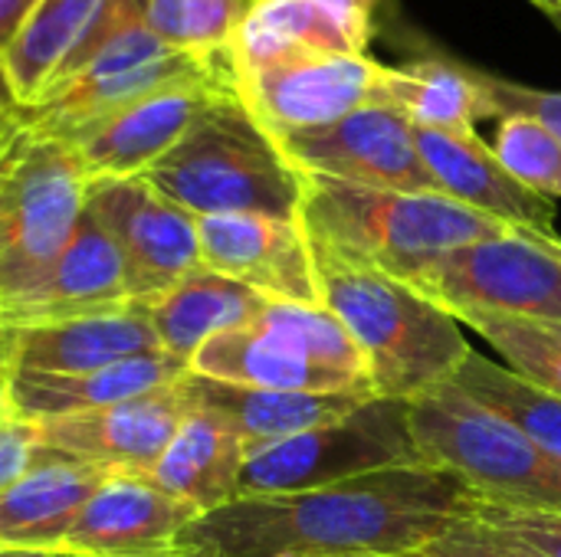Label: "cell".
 <instances>
[{"label": "cell", "instance_id": "13", "mask_svg": "<svg viewBox=\"0 0 561 557\" xmlns=\"http://www.w3.org/2000/svg\"><path fill=\"white\" fill-rule=\"evenodd\" d=\"M224 92H233V72L161 85L89 125L69 138V144L76 148L89 181L141 177L194 128V121Z\"/></svg>", "mask_w": 561, "mask_h": 557}, {"label": "cell", "instance_id": "47", "mask_svg": "<svg viewBox=\"0 0 561 557\" xmlns=\"http://www.w3.org/2000/svg\"><path fill=\"white\" fill-rule=\"evenodd\" d=\"M62 557H79V555H62Z\"/></svg>", "mask_w": 561, "mask_h": 557}, {"label": "cell", "instance_id": "26", "mask_svg": "<svg viewBox=\"0 0 561 557\" xmlns=\"http://www.w3.org/2000/svg\"><path fill=\"white\" fill-rule=\"evenodd\" d=\"M266 302L270 299H263L260 292L220 272L197 269L164 295L145 302L141 309L148 312L161 348L191 364V358L207 338L253 325Z\"/></svg>", "mask_w": 561, "mask_h": 557}, {"label": "cell", "instance_id": "10", "mask_svg": "<svg viewBox=\"0 0 561 557\" xmlns=\"http://www.w3.org/2000/svg\"><path fill=\"white\" fill-rule=\"evenodd\" d=\"M85 213L118 246L135 305L164 295L191 272L204 269L197 217L158 194L145 177L92 181Z\"/></svg>", "mask_w": 561, "mask_h": 557}, {"label": "cell", "instance_id": "42", "mask_svg": "<svg viewBox=\"0 0 561 557\" xmlns=\"http://www.w3.org/2000/svg\"><path fill=\"white\" fill-rule=\"evenodd\" d=\"M10 371V325L0 312V378H7Z\"/></svg>", "mask_w": 561, "mask_h": 557}, {"label": "cell", "instance_id": "36", "mask_svg": "<svg viewBox=\"0 0 561 557\" xmlns=\"http://www.w3.org/2000/svg\"><path fill=\"white\" fill-rule=\"evenodd\" d=\"M394 557H542L533 548L500 535L496 529L477 522L473 515H463L457 522H450L437 538H431L427 545H421L411 555Z\"/></svg>", "mask_w": 561, "mask_h": 557}, {"label": "cell", "instance_id": "4", "mask_svg": "<svg viewBox=\"0 0 561 557\" xmlns=\"http://www.w3.org/2000/svg\"><path fill=\"white\" fill-rule=\"evenodd\" d=\"M141 177L194 217L263 213L296 220L302 197V174L247 112L237 89L224 92Z\"/></svg>", "mask_w": 561, "mask_h": 557}, {"label": "cell", "instance_id": "1", "mask_svg": "<svg viewBox=\"0 0 561 557\" xmlns=\"http://www.w3.org/2000/svg\"><path fill=\"white\" fill-rule=\"evenodd\" d=\"M480 496L440 466H398L335 486L243 496L197 515L174 557H394L437 538Z\"/></svg>", "mask_w": 561, "mask_h": 557}, {"label": "cell", "instance_id": "41", "mask_svg": "<svg viewBox=\"0 0 561 557\" xmlns=\"http://www.w3.org/2000/svg\"><path fill=\"white\" fill-rule=\"evenodd\" d=\"M20 102H16V95H13V89H10V82H7V76H3V69H0V131L7 128V125H13L16 118H20Z\"/></svg>", "mask_w": 561, "mask_h": 557}, {"label": "cell", "instance_id": "16", "mask_svg": "<svg viewBox=\"0 0 561 557\" xmlns=\"http://www.w3.org/2000/svg\"><path fill=\"white\" fill-rule=\"evenodd\" d=\"M131 305L118 246L89 213H82L62 253L33 282L0 299L10 328L53 325Z\"/></svg>", "mask_w": 561, "mask_h": 557}, {"label": "cell", "instance_id": "44", "mask_svg": "<svg viewBox=\"0 0 561 557\" xmlns=\"http://www.w3.org/2000/svg\"><path fill=\"white\" fill-rule=\"evenodd\" d=\"M533 7H539V10H546L549 16H556L561 20V0H529Z\"/></svg>", "mask_w": 561, "mask_h": 557}, {"label": "cell", "instance_id": "37", "mask_svg": "<svg viewBox=\"0 0 561 557\" xmlns=\"http://www.w3.org/2000/svg\"><path fill=\"white\" fill-rule=\"evenodd\" d=\"M39 463H56L43 446L39 427L33 420H16V417L0 420V492L16 479H23Z\"/></svg>", "mask_w": 561, "mask_h": 557}, {"label": "cell", "instance_id": "6", "mask_svg": "<svg viewBox=\"0 0 561 557\" xmlns=\"http://www.w3.org/2000/svg\"><path fill=\"white\" fill-rule=\"evenodd\" d=\"M233 72L230 62H204L168 46L141 16V0H118L85 53L23 118L33 131L69 141L122 105L197 76Z\"/></svg>", "mask_w": 561, "mask_h": 557}, {"label": "cell", "instance_id": "22", "mask_svg": "<svg viewBox=\"0 0 561 557\" xmlns=\"http://www.w3.org/2000/svg\"><path fill=\"white\" fill-rule=\"evenodd\" d=\"M191 374L237 387L299 391V394H371L355 381L316 364L279 332L247 325L207 338L191 358ZM375 397V394H371Z\"/></svg>", "mask_w": 561, "mask_h": 557}, {"label": "cell", "instance_id": "15", "mask_svg": "<svg viewBox=\"0 0 561 557\" xmlns=\"http://www.w3.org/2000/svg\"><path fill=\"white\" fill-rule=\"evenodd\" d=\"M201 263L270 302L322 305L309 243L296 220L263 213L197 217Z\"/></svg>", "mask_w": 561, "mask_h": 557}, {"label": "cell", "instance_id": "12", "mask_svg": "<svg viewBox=\"0 0 561 557\" xmlns=\"http://www.w3.org/2000/svg\"><path fill=\"white\" fill-rule=\"evenodd\" d=\"M276 144L299 174L388 190H437L421 161L414 125L391 105H365L332 125L286 135Z\"/></svg>", "mask_w": 561, "mask_h": 557}, {"label": "cell", "instance_id": "17", "mask_svg": "<svg viewBox=\"0 0 561 557\" xmlns=\"http://www.w3.org/2000/svg\"><path fill=\"white\" fill-rule=\"evenodd\" d=\"M201 512L141 473H115L79 512L59 552L79 557H174Z\"/></svg>", "mask_w": 561, "mask_h": 557}, {"label": "cell", "instance_id": "14", "mask_svg": "<svg viewBox=\"0 0 561 557\" xmlns=\"http://www.w3.org/2000/svg\"><path fill=\"white\" fill-rule=\"evenodd\" d=\"M181 381L85 414L39 420L43 446L53 460L148 476L191 414Z\"/></svg>", "mask_w": 561, "mask_h": 557}, {"label": "cell", "instance_id": "32", "mask_svg": "<svg viewBox=\"0 0 561 557\" xmlns=\"http://www.w3.org/2000/svg\"><path fill=\"white\" fill-rule=\"evenodd\" d=\"M457 322L473 328L480 338H486L503 355L510 371H516L529 384L561 397L559 325L506 318V315H483V312H463V315H457Z\"/></svg>", "mask_w": 561, "mask_h": 557}, {"label": "cell", "instance_id": "7", "mask_svg": "<svg viewBox=\"0 0 561 557\" xmlns=\"http://www.w3.org/2000/svg\"><path fill=\"white\" fill-rule=\"evenodd\" d=\"M404 401H368L339 423L306 430L247 453L237 499L335 486L398 466H421Z\"/></svg>", "mask_w": 561, "mask_h": 557}, {"label": "cell", "instance_id": "35", "mask_svg": "<svg viewBox=\"0 0 561 557\" xmlns=\"http://www.w3.org/2000/svg\"><path fill=\"white\" fill-rule=\"evenodd\" d=\"M477 522L496 529L500 535L533 548L542 557H561V512L552 509H523L480 499L470 512Z\"/></svg>", "mask_w": 561, "mask_h": 557}, {"label": "cell", "instance_id": "39", "mask_svg": "<svg viewBox=\"0 0 561 557\" xmlns=\"http://www.w3.org/2000/svg\"><path fill=\"white\" fill-rule=\"evenodd\" d=\"M33 7H36V0H0V62H3L7 49L13 46L16 33L23 30Z\"/></svg>", "mask_w": 561, "mask_h": 557}, {"label": "cell", "instance_id": "27", "mask_svg": "<svg viewBox=\"0 0 561 557\" xmlns=\"http://www.w3.org/2000/svg\"><path fill=\"white\" fill-rule=\"evenodd\" d=\"M375 105L398 108L414 128H437L470 135L486 118L473 66L424 56L401 66H381L375 85Z\"/></svg>", "mask_w": 561, "mask_h": 557}, {"label": "cell", "instance_id": "19", "mask_svg": "<svg viewBox=\"0 0 561 557\" xmlns=\"http://www.w3.org/2000/svg\"><path fill=\"white\" fill-rule=\"evenodd\" d=\"M151 351H161V341L141 305L53 325L10 328V371L85 374Z\"/></svg>", "mask_w": 561, "mask_h": 557}, {"label": "cell", "instance_id": "25", "mask_svg": "<svg viewBox=\"0 0 561 557\" xmlns=\"http://www.w3.org/2000/svg\"><path fill=\"white\" fill-rule=\"evenodd\" d=\"M243 463L247 443L220 417L191 407L148 479L204 515L237 499Z\"/></svg>", "mask_w": 561, "mask_h": 557}, {"label": "cell", "instance_id": "2", "mask_svg": "<svg viewBox=\"0 0 561 557\" xmlns=\"http://www.w3.org/2000/svg\"><path fill=\"white\" fill-rule=\"evenodd\" d=\"M309 253L322 305L368 358L375 397L408 404L454 381L473 348L450 312L375 266L325 246H309Z\"/></svg>", "mask_w": 561, "mask_h": 557}, {"label": "cell", "instance_id": "23", "mask_svg": "<svg viewBox=\"0 0 561 557\" xmlns=\"http://www.w3.org/2000/svg\"><path fill=\"white\" fill-rule=\"evenodd\" d=\"M118 469L89 463H39L0 492V548L59 552L85 502Z\"/></svg>", "mask_w": 561, "mask_h": 557}, {"label": "cell", "instance_id": "45", "mask_svg": "<svg viewBox=\"0 0 561 557\" xmlns=\"http://www.w3.org/2000/svg\"><path fill=\"white\" fill-rule=\"evenodd\" d=\"M7 417H13V410H10V397H7V378H0V420H7Z\"/></svg>", "mask_w": 561, "mask_h": 557}, {"label": "cell", "instance_id": "11", "mask_svg": "<svg viewBox=\"0 0 561 557\" xmlns=\"http://www.w3.org/2000/svg\"><path fill=\"white\" fill-rule=\"evenodd\" d=\"M381 62L348 53H286L233 69V89L263 131L279 141L375 105Z\"/></svg>", "mask_w": 561, "mask_h": 557}, {"label": "cell", "instance_id": "40", "mask_svg": "<svg viewBox=\"0 0 561 557\" xmlns=\"http://www.w3.org/2000/svg\"><path fill=\"white\" fill-rule=\"evenodd\" d=\"M26 135H30V128H26L23 112H20V118H16L13 125H7V128L0 131V181H3V174L10 171V164H13L16 151L23 148Z\"/></svg>", "mask_w": 561, "mask_h": 557}, {"label": "cell", "instance_id": "8", "mask_svg": "<svg viewBox=\"0 0 561 557\" xmlns=\"http://www.w3.org/2000/svg\"><path fill=\"white\" fill-rule=\"evenodd\" d=\"M424 299L450 312L561 325V236L513 230L437 256L408 279Z\"/></svg>", "mask_w": 561, "mask_h": 557}, {"label": "cell", "instance_id": "21", "mask_svg": "<svg viewBox=\"0 0 561 557\" xmlns=\"http://www.w3.org/2000/svg\"><path fill=\"white\" fill-rule=\"evenodd\" d=\"M181 391L187 397V407L220 417L247 443V453L306 430L339 423L362 404L375 401L371 394H299L237 387L197 374H187L181 381Z\"/></svg>", "mask_w": 561, "mask_h": 557}, {"label": "cell", "instance_id": "34", "mask_svg": "<svg viewBox=\"0 0 561 557\" xmlns=\"http://www.w3.org/2000/svg\"><path fill=\"white\" fill-rule=\"evenodd\" d=\"M473 79L480 85V95H483V105H486V118L526 115V118L539 121L546 131H552L561 141L559 89H536V85L513 82V79H503V76L477 69V66H473Z\"/></svg>", "mask_w": 561, "mask_h": 557}, {"label": "cell", "instance_id": "30", "mask_svg": "<svg viewBox=\"0 0 561 557\" xmlns=\"http://www.w3.org/2000/svg\"><path fill=\"white\" fill-rule=\"evenodd\" d=\"M247 0H141L145 23L178 53L204 62H230Z\"/></svg>", "mask_w": 561, "mask_h": 557}, {"label": "cell", "instance_id": "29", "mask_svg": "<svg viewBox=\"0 0 561 557\" xmlns=\"http://www.w3.org/2000/svg\"><path fill=\"white\" fill-rule=\"evenodd\" d=\"M454 384L470 394L477 404L490 407L503 420H510L523 437H529L546 456L561 466V397L529 384L516 371L470 351L457 368Z\"/></svg>", "mask_w": 561, "mask_h": 557}, {"label": "cell", "instance_id": "3", "mask_svg": "<svg viewBox=\"0 0 561 557\" xmlns=\"http://www.w3.org/2000/svg\"><path fill=\"white\" fill-rule=\"evenodd\" d=\"M296 223L309 246H325L404 282L450 250L513 233L503 220L437 190L362 187L322 174H302Z\"/></svg>", "mask_w": 561, "mask_h": 557}, {"label": "cell", "instance_id": "9", "mask_svg": "<svg viewBox=\"0 0 561 557\" xmlns=\"http://www.w3.org/2000/svg\"><path fill=\"white\" fill-rule=\"evenodd\" d=\"M89 184L69 141L30 128L0 181V299L33 282L62 253L85 213Z\"/></svg>", "mask_w": 561, "mask_h": 557}, {"label": "cell", "instance_id": "38", "mask_svg": "<svg viewBox=\"0 0 561 557\" xmlns=\"http://www.w3.org/2000/svg\"><path fill=\"white\" fill-rule=\"evenodd\" d=\"M342 26H348L362 43L371 39V3L368 0H319Z\"/></svg>", "mask_w": 561, "mask_h": 557}, {"label": "cell", "instance_id": "43", "mask_svg": "<svg viewBox=\"0 0 561 557\" xmlns=\"http://www.w3.org/2000/svg\"><path fill=\"white\" fill-rule=\"evenodd\" d=\"M0 557H62V552H30V548H0Z\"/></svg>", "mask_w": 561, "mask_h": 557}, {"label": "cell", "instance_id": "5", "mask_svg": "<svg viewBox=\"0 0 561 557\" xmlns=\"http://www.w3.org/2000/svg\"><path fill=\"white\" fill-rule=\"evenodd\" d=\"M408 417L421 460L460 476L480 499L561 512L559 463L454 381L408 401Z\"/></svg>", "mask_w": 561, "mask_h": 557}, {"label": "cell", "instance_id": "28", "mask_svg": "<svg viewBox=\"0 0 561 557\" xmlns=\"http://www.w3.org/2000/svg\"><path fill=\"white\" fill-rule=\"evenodd\" d=\"M362 43L319 0H247L243 23L230 46V69H247L286 53L365 56Z\"/></svg>", "mask_w": 561, "mask_h": 557}, {"label": "cell", "instance_id": "33", "mask_svg": "<svg viewBox=\"0 0 561 557\" xmlns=\"http://www.w3.org/2000/svg\"><path fill=\"white\" fill-rule=\"evenodd\" d=\"M493 151L519 184L549 200L561 197V141L539 121L526 115L500 118Z\"/></svg>", "mask_w": 561, "mask_h": 557}, {"label": "cell", "instance_id": "31", "mask_svg": "<svg viewBox=\"0 0 561 557\" xmlns=\"http://www.w3.org/2000/svg\"><path fill=\"white\" fill-rule=\"evenodd\" d=\"M260 328L279 332L289 341H296L316 364L355 381L358 387L371 391L368 378V358L348 335V328L325 309V305H293V302H266L260 318L253 322ZM375 394V391H371Z\"/></svg>", "mask_w": 561, "mask_h": 557}, {"label": "cell", "instance_id": "46", "mask_svg": "<svg viewBox=\"0 0 561 557\" xmlns=\"http://www.w3.org/2000/svg\"><path fill=\"white\" fill-rule=\"evenodd\" d=\"M368 3H371V7H375V3H378V0H368Z\"/></svg>", "mask_w": 561, "mask_h": 557}, {"label": "cell", "instance_id": "24", "mask_svg": "<svg viewBox=\"0 0 561 557\" xmlns=\"http://www.w3.org/2000/svg\"><path fill=\"white\" fill-rule=\"evenodd\" d=\"M118 0H36L0 69L20 102L36 105L85 53Z\"/></svg>", "mask_w": 561, "mask_h": 557}, {"label": "cell", "instance_id": "18", "mask_svg": "<svg viewBox=\"0 0 561 557\" xmlns=\"http://www.w3.org/2000/svg\"><path fill=\"white\" fill-rule=\"evenodd\" d=\"M414 141L427 174L434 177L437 194H447L477 213L503 220L513 230L539 236L556 233V204L519 184L503 167L493 144H486L477 131L457 135L437 128H414Z\"/></svg>", "mask_w": 561, "mask_h": 557}, {"label": "cell", "instance_id": "20", "mask_svg": "<svg viewBox=\"0 0 561 557\" xmlns=\"http://www.w3.org/2000/svg\"><path fill=\"white\" fill-rule=\"evenodd\" d=\"M191 374V364L161 351L118 361L112 368L85 371V374H33L10 371L7 397L16 420H53L69 414H85L95 407H108L148 391H161Z\"/></svg>", "mask_w": 561, "mask_h": 557}]
</instances>
